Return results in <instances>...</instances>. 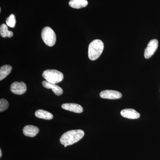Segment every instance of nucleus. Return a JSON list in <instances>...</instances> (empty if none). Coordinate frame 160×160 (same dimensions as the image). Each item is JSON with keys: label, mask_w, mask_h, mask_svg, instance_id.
<instances>
[{"label": "nucleus", "mask_w": 160, "mask_h": 160, "mask_svg": "<svg viewBox=\"0 0 160 160\" xmlns=\"http://www.w3.org/2000/svg\"><path fill=\"white\" fill-rule=\"evenodd\" d=\"M85 132L82 129L72 130L66 132L62 136L60 142L65 147L73 145L82 138Z\"/></svg>", "instance_id": "f257e3e1"}, {"label": "nucleus", "mask_w": 160, "mask_h": 160, "mask_svg": "<svg viewBox=\"0 0 160 160\" xmlns=\"http://www.w3.org/2000/svg\"><path fill=\"white\" fill-rule=\"evenodd\" d=\"M104 43L101 40H94L90 43L88 48V57L89 59L94 61L99 58L104 49Z\"/></svg>", "instance_id": "f03ea898"}, {"label": "nucleus", "mask_w": 160, "mask_h": 160, "mask_svg": "<svg viewBox=\"0 0 160 160\" xmlns=\"http://www.w3.org/2000/svg\"><path fill=\"white\" fill-rule=\"evenodd\" d=\"M42 77L46 81L54 84L61 82L64 78L63 73L55 69L45 70L43 72Z\"/></svg>", "instance_id": "7ed1b4c3"}, {"label": "nucleus", "mask_w": 160, "mask_h": 160, "mask_svg": "<svg viewBox=\"0 0 160 160\" xmlns=\"http://www.w3.org/2000/svg\"><path fill=\"white\" fill-rule=\"evenodd\" d=\"M42 39L47 46L52 47L56 42V35L54 31L49 27L43 28L42 32Z\"/></svg>", "instance_id": "20e7f679"}, {"label": "nucleus", "mask_w": 160, "mask_h": 160, "mask_svg": "<svg viewBox=\"0 0 160 160\" xmlns=\"http://www.w3.org/2000/svg\"><path fill=\"white\" fill-rule=\"evenodd\" d=\"M158 46V42L157 39L152 40L147 45L145 49L144 56L146 59L151 57L156 51Z\"/></svg>", "instance_id": "39448f33"}, {"label": "nucleus", "mask_w": 160, "mask_h": 160, "mask_svg": "<svg viewBox=\"0 0 160 160\" xmlns=\"http://www.w3.org/2000/svg\"><path fill=\"white\" fill-rule=\"evenodd\" d=\"M10 90L14 94L22 95L24 94L27 91V86L24 82H14L11 84Z\"/></svg>", "instance_id": "423d86ee"}, {"label": "nucleus", "mask_w": 160, "mask_h": 160, "mask_svg": "<svg viewBox=\"0 0 160 160\" xmlns=\"http://www.w3.org/2000/svg\"><path fill=\"white\" fill-rule=\"evenodd\" d=\"M100 96L102 98L118 99L122 97V94L119 92L115 90H106L100 92Z\"/></svg>", "instance_id": "0eeeda50"}, {"label": "nucleus", "mask_w": 160, "mask_h": 160, "mask_svg": "<svg viewBox=\"0 0 160 160\" xmlns=\"http://www.w3.org/2000/svg\"><path fill=\"white\" fill-rule=\"evenodd\" d=\"M43 87L47 89H51L54 94L57 96H60L63 94V90L61 87L54 83H50L47 81H43Z\"/></svg>", "instance_id": "6e6552de"}, {"label": "nucleus", "mask_w": 160, "mask_h": 160, "mask_svg": "<svg viewBox=\"0 0 160 160\" xmlns=\"http://www.w3.org/2000/svg\"><path fill=\"white\" fill-rule=\"evenodd\" d=\"M62 107L65 110L72 112L75 113H82L83 111L82 107L75 103H65L62 105Z\"/></svg>", "instance_id": "1a4fd4ad"}, {"label": "nucleus", "mask_w": 160, "mask_h": 160, "mask_svg": "<svg viewBox=\"0 0 160 160\" xmlns=\"http://www.w3.org/2000/svg\"><path fill=\"white\" fill-rule=\"evenodd\" d=\"M121 114L123 117L131 119L139 118L140 117L139 112L134 109H123L121 112Z\"/></svg>", "instance_id": "9d476101"}, {"label": "nucleus", "mask_w": 160, "mask_h": 160, "mask_svg": "<svg viewBox=\"0 0 160 160\" xmlns=\"http://www.w3.org/2000/svg\"><path fill=\"white\" fill-rule=\"evenodd\" d=\"M39 129L36 126L32 125H27L24 127L23 132L25 136L29 137H34L38 134Z\"/></svg>", "instance_id": "9b49d317"}, {"label": "nucleus", "mask_w": 160, "mask_h": 160, "mask_svg": "<svg viewBox=\"0 0 160 160\" xmlns=\"http://www.w3.org/2000/svg\"><path fill=\"white\" fill-rule=\"evenodd\" d=\"M69 4L72 8L79 9L86 7L88 2L87 0H70Z\"/></svg>", "instance_id": "f8f14e48"}, {"label": "nucleus", "mask_w": 160, "mask_h": 160, "mask_svg": "<svg viewBox=\"0 0 160 160\" xmlns=\"http://www.w3.org/2000/svg\"><path fill=\"white\" fill-rule=\"evenodd\" d=\"M35 116L39 118L43 119L45 120H51L53 118L52 114L49 112L42 109H39L37 110L35 113Z\"/></svg>", "instance_id": "ddd939ff"}, {"label": "nucleus", "mask_w": 160, "mask_h": 160, "mask_svg": "<svg viewBox=\"0 0 160 160\" xmlns=\"http://www.w3.org/2000/svg\"><path fill=\"white\" fill-rule=\"evenodd\" d=\"M12 70V67L10 65H5L1 67L0 69V80H2L10 74Z\"/></svg>", "instance_id": "4468645a"}, {"label": "nucleus", "mask_w": 160, "mask_h": 160, "mask_svg": "<svg viewBox=\"0 0 160 160\" xmlns=\"http://www.w3.org/2000/svg\"><path fill=\"white\" fill-rule=\"evenodd\" d=\"M0 34L3 38H11L13 36L12 32L8 30V26L5 24H2L0 26Z\"/></svg>", "instance_id": "2eb2a0df"}, {"label": "nucleus", "mask_w": 160, "mask_h": 160, "mask_svg": "<svg viewBox=\"0 0 160 160\" xmlns=\"http://www.w3.org/2000/svg\"><path fill=\"white\" fill-rule=\"evenodd\" d=\"M16 23V21L15 16L14 14H12L6 19V25L9 26L10 28H14L15 26Z\"/></svg>", "instance_id": "dca6fc26"}, {"label": "nucleus", "mask_w": 160, "mask_h": 160, "mask_svg": "<svg viewBox=\"0 0 160 160\" xmlns=\"http://www.w3.org/2000/svg\"><path fill=\"white\" fill-rule=\"evenodd\" d=\"M9 104L8 101L5 99H1L0 100V112L5 111L8 109Z\"/></svg>", "instance_id": "f3484780"}, {"label": "nucleus", "mask_w": 160, "mask_h": 160, "mask_svg": "<svg viewBox=\"0 0 160 160\" xmlns=\"http://www.w3.org/2000/svg\"><path fill=\"white\" fill-rule=\"evenodd\" d=\"M2 157V149H0V158H1Z\"/></svg>", "instance_id": "a211bd4d"}]
</instances>
